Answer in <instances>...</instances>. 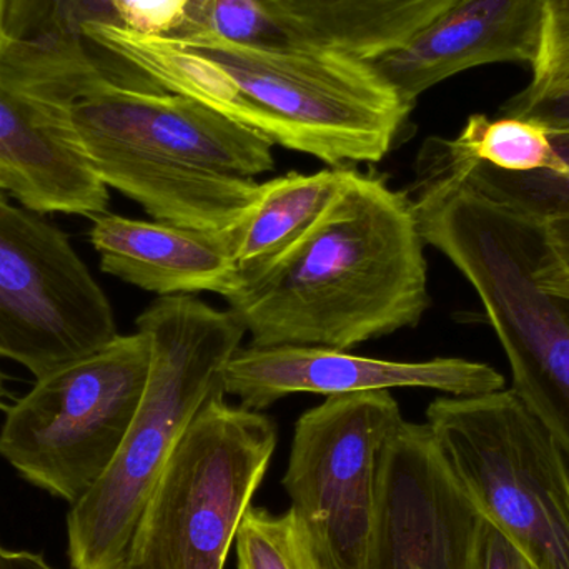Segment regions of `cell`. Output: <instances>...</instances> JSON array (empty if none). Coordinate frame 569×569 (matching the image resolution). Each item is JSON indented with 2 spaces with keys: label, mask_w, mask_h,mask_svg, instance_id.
<instances>
[{
  "label": "cell",
  "mask_w": 569,
  "mask_h": 569,
  "mask_svg": "<svg viewBox=\"0 0 569 569\" xmlns=\"http://www.w3.org/2000/svg\"><path fill=\"white\" fill-rule=\"evenodd\" d=\"M0 569H53L40 555L29 551L3 550L0 553Z\"/></svg>",
  "instance_id": "27"
},
{
  "label": "cell",
  "mask_w": 569,
  "mask_h": 569,
  "mask_svg": "<svg viewBox=\"0 0 569 569\" xmlns=\"http://www.w3.org/2000/svg\"><path fill=\"white\" fill-rule=\"evenodd\" d=\"M92 23H116L112 0H7L12 40L79 39Z\"/></svg>",
  "instance_id": "20"
},
{
  "label": "cell",
  "mask_w": 569,
  "mask_h": 569,
  "mask_svg": "<svg viewBox=\"0 0 569 569\" xmlns=\"http://www.w3.org/2000/svg\"><path fill=\"white\" fill-rule=\"evenodd\" d=\"M485 525L430 427L401 421L381 455L368 569H478Z\"/></svg>",
  "instance_id": "10"
},
{
  "label": "cell",
  "mask_w": 569,
  "mask_h": 569,
  "mask_svg": "<svg viewBox=\"0 0 569 569\" xmlns=\"http://www.w3.org/2000/svg\"><path fill=\"white\" fill-rule=\"evenodd\" d=\"M533 277L545 291L569 301V212L541 220Z\"/></svg>",
  "instance_id": "23"
},
{
  "label": "cell",
  "mask_w": 569,
  "mask_h": 569,
  "mask_svg": "<svg viewBox=\"0 0 569 569\" xmlns=\"http://www.w3.org/2000/svg\"><path fill=\"white\" fill-rule=\"evenodd\" d=\"M0 553H2V547H0Z\"/></svg>",
  "instance_id": "31"
},
{
  "label": "cell",
  "mask_w": 569,
  "mask_h": 569,
  "mask_svg": "<svg viewBox=\"0 0 569 569\" xmlns=\"http://www.w3.org/2000/svg\"><path fill=\"white\" fill-rule=\"evenodd\" d=\"M236 545L239 569H331L291 510L273 515L250 507Z\"/></svg>",
  "instance_id": "19"
},
{
  "label": "cell",
  "mask_w": 569,
  "mask_h": 569,
  "mask_svg": "<svg viewBox=\"0 0 569 569\" xmlns=\"http://www.w3.org/2000/svg\"><path fill=\"white\" fill-rule=\"evenodd\" d=\"M152 343L146 331L37 378L6 410L0 457L27 481L69 501L83 497L109 467L139 410Z\"/></svg>",
  "instance_id": "7"
},
{
  "label": "cell",
  "mask_w": 569,
  "mask_h": 569,
  "mask_svg": "<svg viewBox=\"0 0 569 569\" xmlns=\"http://www.w3.org/2000/svg\"><path fill=\"white\" fill-rule=\"evenodd\" d=\"M501 116L535 120L553 136H569V87L555 92L521 90L501 106Z\"/></svg>",
  "instance_id": "24"
},
{
  "label": "cell",
  "mask_w": 569,
  "mask_h": 569,
  "mask_svg": "<svg viewBox=\"0 0 569 569\" xmlns=\"http://www.w3.org/2000/svg\"><path fill=\"white\" fill-rule=\"evenodd\" d=\"M0 190H2V189H0Z\"/></svg>",
  "instance_id": "32"
},
{
  "label": "cell",
  "mask_w": 569,
  "mask_h": 569,
  "mask_svg": "<svg viewBox=\"0 0 569 569\" xmlns=\"http://www.w3.org/2000/svg\"><path fill=\"white\" fill-rule=\"evenodd\" d=\"M6 385H3V375L2 371H0V410H7V408H9L6 407Z\"/></svg>",
  "instance_id": "30"
},
{
  "label": "cell",
  "mask_w": 569,
  "mask_h": 569,
  "mask_svg": "<svg viewBox=\"0 0 569 569\" xmlns=\"http://www.w3.org/2000/svg\"><path fill=\"white\" fill-rule=\"evenodd\" d=\"M0 189L42 216L92 219L110 200L62 103L23 73L9 46L0 52Z\"/></svg>",
  "instance_id": "12"
},
{
  "label": "cell",
  "mask_w": 569,
  "mask_h": 569,
  "mask_svg": "<svg viewBox=\"0 0 569 569\" xmlns=\"http://www.w3.org/2000/svg\"><path fill=\"white\" fill-rule=\"evenodd\" d=\"M411 202L425 243L440 250L480 297L510 361L511 390L569 461V301L535 280L541 223L443 170H418Z\"/></svg>",
  "instance_id": "3"
},
{
  "label": "cell",
  "mask_w": 569,
  "mask_h": 569,
  "mask_svg": "<svg viewBox=\"0 0 569 569\" xmlns=\"http://www.w3.org/2000/svg\"><path fill=\"white\" fill-rule=\"evenodd\" d=\"M207 30L236 42L279 43L290 40L267 16L259 0H216Z\"/></svg>",
  "instance_id": "22"
},
{
  "label": "cell",
  "mask_w": 569,
  "mask_h": 569,
  "mask_svg": "<svg viewBox=\"0 0 569 569\" xmlns=\"http://www.w3.org/2000/svg\"><path fill=\"white\" fill-rule=\"evenodd\" d=\"M435 140L451 159L487 163L503 172H567L550 130L535 120L508 116L490 119L485 113H473L457 139Z\"/></svg>",
  "instance_id": "18"
},
{
  "label": "cell",
  "mask_w": 569,
  "mask_h": 569,
  "mask_svg": "<svg viewBox=\"0 0 569 569\" xmlns=\"http://www.w3.org/2000/svg\"><path fill=\"white\" fill-rule=\"evenodd\" d=\"M545 9L550 12H569V0H543Z\"/></svg>",
  "instance_id": "29"
},
{
  "label": "cell",
  "mask_w": 569,
  "mask_h": 569,
  "mask_svg": "<svg viewBox=\"0 0 569 569\" xmlns=\"http://www.w3.org/2000/svg\"><path fill=\"white\" fill-rule=\"evenodd\" d=\"M226 393L242 407L266 410L297 393L337 395L393 388H430L447 397L503 390L505 377L490 365L465 358L388 361L323 347L239 348L223 371Z\"/></svg>",
  "instance_id": "11"
},
{
  "label": "cell",
  "mask_w": 569,
  "mask_h": 569,
  "mask_svg": "<svg viewBox=\"0 0 569 569\" xmlns=\"http://www.w3.org/2000/svg\"><path fill=\"white\" fill-rule=\"evenodd\" d=\"M427 425L463 490L533 569H569V461L513 390L440 397Z\"/></svg>",
  "instance_id": "5"
},
{
  "label": "cell",
  "mask_w": 569,
  "mask_h": 569,
  "mask_svg": "<svg viewBox=\"0 0 569 569\" xmlns=\"http://www.w3.org/2000/svg\"><path fill=\"white\" fill-rule=\"evenodd\" d=\"M410 196L355 173L317 226L226 297L252 347L351 350L417 327L430 307Z\"/></svg>",
  "instance_id": "1"
},
{
  "label": "cell",
  "mask_w": 569,
  "mask_h": 569,
  "mask_svg": "<svg viewBox=\"0 0 569 569\" xmlns=\"http://www.w3.org/2000/svg\"><path fill=\"white\" fill-rule=\"evenodd\" d=\"M152 343L149 380L132 425L99 480L67 515L72 569H117L187 428L213 397L246 328L232 311L190 295L160 297L137 318Z\"/></svg>",
  "instance_id": "2"
},
{
  "label": "cell",
  "mask_w": 569,
  "mask_h": 569,
  "mask_svg": "<svg viewBox=\"0 0 569 569\" xmlns=\"http://www.w3.org/2000/svg\"><path fill=\"white\" fill-rule=\"evenodd\" d=\"M7 0H0V52L9 46L10 37L6 27Z\"/></svg>",
  "instance_id": "28"
},
{
  "label": "cell",
  "mask_w": 569,
  "mask_h": 569,
  "mask_svg": "<svg viewBox=\"0 0 569 569\" xmlns=\"http://www.w3.org/2000/svg\"><path fill=\"white\" fill-rule=\"evenodd\" d=\"M355 173L353 167H330L315 173L291 172L260 183L252 209L232 229L240 272L272 262L307 236Z\"/></svg>",
  "instance_id": "16"
},
{
  "label": "cell",
  "mask_w": 569,
  "mask_h": 569,
  "mask_svg": "<svg viewBox=\"0 0 569 569\" xmlns=\"http://www.w3.org/2000/svg\"><path fill=\"white\" fill-rule=\"evenodd\" d=\"M117 337L112 305L69 237L0 190V358L37 380Z\"/></svg>",
  "instance_id": "9"
},
{
  "label": "cell",
  "mask_w": 569,
  "mask_h": 569,
  "mask_svg": "<svg viewBox=\"0 0 569 569\" xmlns=\"http://www.w3.org/2000/svg\"><path fill=\"white\" fill-rule=\"evenodd\" d=\"M543 23V0H460L407 46L371 63L413 107L421 93L465 70L533 66Z\"/></svg>",
  "instance_id": "13"
},
{
  "label": "cell",
  "mask_w": 569,
  "mask_h": 569,
  "mask_svg": "<svg viewBox=\"0 0 569 569\" xmlns=\"http://www.w3.org/2000/svg\"><path fill=\"white\" fill-rule=\"evenodd\" d=\"M213 397L170 457L117 569H223L277 448L267 415Z\"/></svg>",
  "instance_id": "6"
},
{
  "label": "cell",
  "mask_w": 569,
  "mask_h": 569,
  "mask_svg": "<svg viewBox=\"0 0 569 569\" xmlns=\"http://www.w3.org/2000/svg\"><path fill=\"white\" fill-rule=\"evenodd\" d=\"M551 139L567 170L565 176L547 170L503 172L487 163L451 159L438 147L435 137L425 142L417 166L425 170L458 173L493 202L541 222L547 217L569 212V136L551 133Z\"/></svg>",
  "instance_id": "17"
},
{
  "label": "cell",
  "mask_w": 569,
  "mask_h": 569,
  "mask_svg": "<svg viewBox=\"0 0 569 569\" xmlns=\"http://www.w3.org/2000/svg\"><path fill=\"white\" fill-rule=\"evenodd\" d=\"M403 420L380 390L328 397L295 425L283 488L331 569H368L381 455Z\"/></svg>",
  "instance_id": "8"
},
{
  "label": "cell",
  "mask_w": 569,
  "mask_h": 569,
  "mask_svg": "<svg viewBox=\"0 0 569 569\" xmlns=\"http://www.w3.org/2000/svg\"><path fill=\"white\" fill-rule=\"evenodd\" d=\"M90 242L103 272L159 297L212 291L226 298L239 283L232 229L203 232L106 212L92 217Z\"/></svg>",
  "instance_id": "14"
},
{
  "label": "cell",
  "mask_w": 569,
  "mask_h": 569,
  "mask_svg": "<svg viewBox=\"0 0 569 569\" xmlns=\"http://www.w3.org/2000/svg\"><path fill=\"white\" fill-rule=\"evenodd\" d=\"M531 70L533 79L527 92H555L569 87V12L545 9L540 52Z\"/></svg>",
  "instance_id": "21"
},
{
  "label": "cell",
  "mask_w": 569,
  "mask_h": 569,
  "mask_svg": "<svg viewBox=\"0 0 569 569\" xmlns=\"http://www.w3.org/2000/svg\"><path fill=\"white\" fill-rule=\"evenodd\" d=\"M213 7H216V0H189L186 27L179 36L167 37V39H183V37L193 36V33L209 29Z\"/></svg>",
  "instance_id": "26"
},
{
  "label": "cell",
  "mask_w": 569,
  "mask_h": 569,
  "mask_svg": "<svg viewBox=\"0 0 569 569\" xmlns=\"http://www.w3.org/2000/svg\"><path fill=\"white\" fill-rule=\"evenodd\" d=\"M170 40L229 76L253 130L330 167L380 162L413 109L370 60L340 50L290 40L236 42L212 30Z\"/></svg>",
  "instance_id": "4"
},
{
  "label": "cell",
  "mask_w": 569,
  "mask_h": 569,
  "mask_svg": "<svg viewBox=\"0 0 569 569\" xmlns=\"http://www.w3.org/2000/svg\"><path fill=\"white\" fill-rule=\"evenodd\" d=\"M293 42L363 60L395 52L460 0H259Z\"/></svg>",
  "instance_id": "15"
},
{
  "label": "cell",
  "mask_w": 569,
  "mask_h": 569,
  "mask_svg": "<svg viewBox=\"0 0 569 569\" xmlns=\"http://www.w3.org/2000/svg\"><path fill=\"white\" fill-rule=\"evenodd\" d=\"M478 569H533L525 555L487 521L483 538H481L480 560Z\"/></svg>",
  "instance_id": "25"
}]
</instances>
